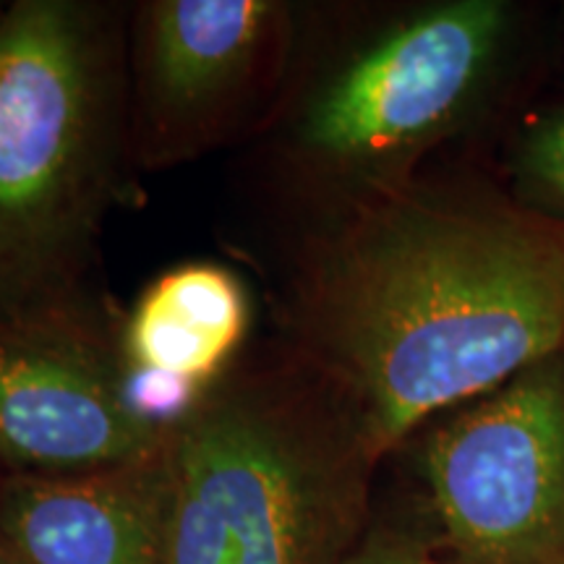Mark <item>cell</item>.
<instances>
[{"label":"cell","instance_id":"6da1fadb","mask_svg":"<svg viewBox=\"0 0 564 564\" xmlns=\"http://www.w3.org/2000/svg\"><path fill=\"white\" fill-rule=\"evenodd\" d=\"M280 308L285 345L379 465L564 350V223L510 192L419 175L306 225Z\"/></svg>","mask_w":564,"mask_h":564},{"label":"cell","instance_id":"7a4b0ae2","mask_svg":"<svg viewBox=\"0 0 564 564\" xmlns=\"http://www.w3.org/2000/svg\"><path fill=\"white\" fill-rule=\"evenodd\" d=\"M520 37L507 0L405 9L333 51L306 30L264 129L272 183L308 225L419 178L423 160L489 108Z\"/></svg>","mask_w":564,"mask_h":564},{"label":"cell","instance_id":"3957f363","mask_svg":"<svg viewBox=\"0 0 564 564\" xmlns=\"http://www.w3.org/2000/svg\"><path fill=\"white\" fill-rule=\"evenodd\" d=\"M129 11L11 0L0 11V312L87 291L123 196Z\"/></svg>","mask_w":564,"mask_h":564},{"label":"cell","instance_id":"277c9868","mask_svg":"<svg viewBox=\"0 0 564 564\" xmlns=\"http://www.w3.org/2000/svg\"><path fill=\"white\" fill-rule=\"evenodd\" d=\"M171 564H343L371 525L377 463L285 343L238 361L171 429Z\"/></svg>","mask_w":564,"mask_h":564},{"label":"cell","instance_id":"5b68a950","mask_svg":"<svg viewBox=\"0 0 564 564\" xmlns=\"http://www.w3.org/2000/svg\"><path fill=\"white\" fill-rule=\"evenodd\" d=\"M408 444L419 528L442 552L465 564H564V350L442 413Z\"/></svg>","mask_w":564,"mask_h":564},{"label":"cell","instance_id":"8992f818","mask_svg":"<svg viewBox=\"0 0 564 564\" xmlns=\"http://www.w3.org/2000/svg\"><path fill=\"white\" fill-rule=\"evenodd\" d=\"M306 30L282 0H147L129 11V147L158 171L264 131Z\"/></svg>","mask_w":564,"mask_h":564},{"label":"cell","instance_id":"52a82bcc","mask_svg":"<svg viewBox=\"0 0 564 564\" xmlns=\"http://www.w3.org/2000/svg\"><path fill=\"white\" fill-rule=\"evenodd\" d=\"M123 314L95 288L0 312V463L76 474L139 460L171 440L137 411Z\"/></svg>","mask_w":564,"mask_h":564},{"label":"cell","instance_id":"ba28073f","mask_svg":"<svg viewBox=\"0 0 564 564\" xmlns=\"http://www.w3.org/2000/svg\"><path fill=\"white\" fill-rule=\"evenodd\" d=\"M171 440L139 460L0 476V533L26 564H171Z\"/></svg>","mask_w":564,"mask_h":564},{"label":"cell","instance_id":"9c48e42d","mask_svg":"<svg viewBox=\"0 0 564 564\" xmlns=\"http://www.w3.org/2000/svg\"><path fill=\"white\" fill-rule=\"evenodd\" d=\"M251 324L249 285L232 267L192 259L160 272L123 314L137 411L171 432L241 361Z\"/></svg>","mask_w":564,"mask_h":564},{"label":"cell","instance_id":"30bf717a","mask_svg":"<svg viewBox=\"0 0 564 564\" xmlns=\"http://www.w3.org/2000/svg\"><path fill=\"white\" fill-rule=\"evenodd\" d=\"M510 196L564 223V105L535 112L510 152Z\"/></svg>","mask_w":564,"mask_h":564},{"label":"cell","instance_id":"8fae6325","mask_svg":"<svg viewBox=\"0 0 564 564\" xmlns=\"http://www.w3.org/2000/svg\"><path fill=\"white\" fill-rule=\"evenodd\" d=\"M343 564H465L421 531L419 525H369Z\"/></svg>","mask_w":564,"mask_h":564},{"label":"cell","instance_id":"7c38bea8","mask_svg":"<svg viewBox=\"0 0 564 564\" xmlns=\"http://www.w3.org/2000/svg\"><path fill=\"white\" fill-rule=\"evenodd\" d=\"M0 564H26L21 556L17 554V549H13L9 541H6V535L0 533Z\"/></svg>","mask_w":564,"mask_h":564},{"label":"cell","instance_id":"4fadbf2b","mask_svg":"<svg viewBox=\"0 0 564 564\" xmlns=\"http://www.w3.org/2000/svg\"><path fill=\"white\" fill-rule=\"evenodd\" d=\"M6 474V470H3V463H0V476H3Z\"/></svg>","mask_w":564,"mask_h":564},{"label":"cell","instance_id":"5bb4252c","mask_svg":"<svg viewBox=\"0 0 564 564\" xmlns=\"http://www.w3.org/2000/svg\"><path fill=\"white\" fill-rule=\"evenodd\" d=\"M3 6H6V3H0V11H3Z\"/></svg>","mask_w":564,"mask_h":564}]
</instances>
